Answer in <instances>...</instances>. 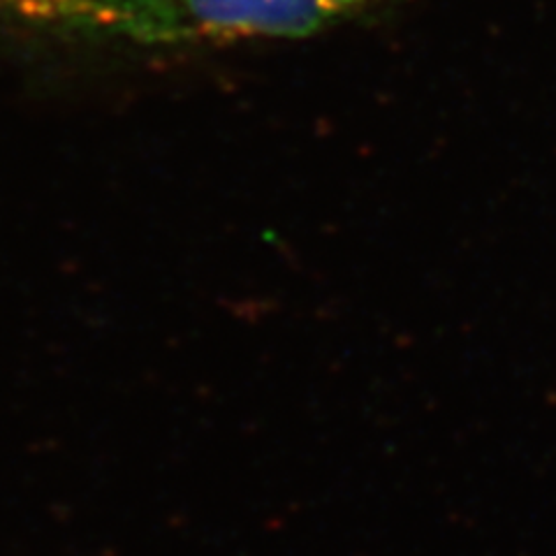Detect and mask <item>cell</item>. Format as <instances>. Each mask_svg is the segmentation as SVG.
I'll list each match as a JSON object with an SVG mask.
<instances>
[{
	"label": "cell",
	"instance_id": "obj_1",
	"mask_svg": "<svg viewBox=\"0 0 556 556\" xmlns=\"http://www.w3.org/2000/svg\"><path fill=\"white\" fill-rule=\"evenodd\" d=\"M3 20L33 26L104 33L142 45L184 38L177 0H0Z\"/></svg>",
	"mask_w": 556,
	"mask_h": 556
},
{
	"label": "cell",
	"instance_id": "obj_2",
	"mask_svg": "<svg viewBox=\"0 0 556 556\" xmlns=\"http://www.w3.org/2000/svg\"><path fill=\"white\" fill-rule=\"evenodd\" d=\"M367 0H177L184 22L218 38H304Z\"/></svg>",
	"mask_w": 556,
	"mask_h": 556
}]
</instances>
